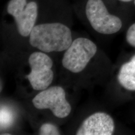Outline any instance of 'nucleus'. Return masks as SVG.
<instances>
[{"label":"nucleus","instance_id":"1","mask_svg":"<svg viewBox=\"0 0 135 135\" xmlns=\"http://www.w3.org/2000/svg\"><path fill=\"white\" fill-rule=\"evenodd\" d=\"M73 41L70 28L59 22L36 25L29 36L31 46L46 53L65 51Z\"/></svg>","mask_w":135,"mask_h":135},{"label":"nucleus","instance_id":"2","mask_svg":"<svg viewBox=\"0 0 135 135\" xmlns=\"http://www.w3.org/2000/svg\"><path fill=\"white\" fill-rule=\"evenodd\" d=\"M85 14L93 29L99 34L113 35L123 26L122 20L109 12L103 0H88Z\"/></svg>","mask_w":135,"mask_h":135},{"label":"nucleus","instance_id":"3","mask_svg":"<svg viewBox=\"0 0 135 135\" xmlns=\"http://www.w3.org/2000/svg\"><path fill=\"white\" fill-rule=\"evenodd\" d=\"M98 47L91 40L86 38H78L65 51L62 58L64 68L73 73L82 72L97 53Z\"/></svg>","mask_w":135,"mask_h":135},{"label":"nucleus","instance_id":"4","mask_svg":"<svg viewBox=\"0 0 135 135\" xmlns=\"http://www.w3.org/2000/svg\"><path fill=\"white\" fill-rule=\"evenodd\" d=\"M28 63L30 72L26 78L32 88L35 91H42L50 87L54 79L52 59L46 53L40 51L30 55Z\"/></svg>","mask_w":135,"mask_h":135},{"label":"nucleus","instance_id":"5","mask_svg":"<svg viewBox=\"0 0 135 135\" xmlns=\"http://www.w3.org/2000/svg\"><path fill=\"white\" fill-rule=\"evenodd\" d=\"M33 106L38 109H50L58 118H65L71 112V106L66 97L63 87L50 86L40 91L32 100Z\"/></svg>","mask_w":135,"mask_h":135},{"label":"nucleus","instance_id":"6","mask_svg":"<svg viewBox=\"0 0 135 135\" xmlns=\"http://www.w3.org/2000/svg\"><path fill=\"white\" fill-rule=\"evenodd\" d=\"M7 13L14 18L21 36L29 37L38 17V4L34 0H9Z\"/></svg>","mask_w":135,"mask_h":135},{"label":"nucleus","instance_id":"7","mask_svg":"<svg viewBox=\"0 0 135 135\" xmlns=\"http://www.w3.org/2000/svg\"><path fill=\"white\" fill-rule=\"evenodd\" d=\"M114 121L109 114L96 112L83 121L76 134L111 135L114 133Z\"/></svg>","mask_w":135,"mask_h":135},{"label":"nucleus","instance_id":"8","mask_svg":"<svg viewBox=\"0 0 135 135\" xmlns=\"http://www.w3.org/2000/svg\"><path fill=\"white\" fill-rule=\"evenodd\" d=\"M117 79L123 88L135 91V55L128 61L121 65Z\"/></svg>","mask_w":135,"mask_h":135},{"label":"nucleus","instance_id":"9","mask_svg":"<svg viewBox=\"0 0 135 135\" xmlns=\"http://www.w3.org/2000/svg\"><path fill=\"white\" fill-rule=\"evenodd\" d=\"M39 134L41 135H58L60 134L58 128L52 123H45L41 126L39 130Z\"/></svg>","mask_w":135,"mask_h":135},{"label":"nucleus","instance_id":"10","mask_svg":"<svg viewBox=\"0 0 135 135\" xmlns=\"http://www.w3.org/2000/svg\"><path fill=\"white\" fill-rule=\"evenodd\" d=\"M13 114L11 111L5 109L1 108V128L7 127L12 123Z\"/></svg>","mask_w":135,"mask_h":135},{"label":"nucleus","instance_id":"11","mask_svg":"<svg viewBox=\"0 0 135 135\" xmlns=\"http://www.w3.org/2000/svg\"><path fill=\"white\" fill-rule=\"evenodd\" d=\"M126 40L131 46L135 48V23L131 25L126 31Z\"/></svg>","mask_w":135,"mask_h":135},{"label":"nucleus","instance_id":"12","mask_svg":"<svg viewBox=\"0 0 135 135\" xmlns=\"http://www.w3.org/2000/svg\"><path fill=\"white\" fill-rule=\"evenodd\" d=\"M118 1H120L121 2H124V3H128L130 2V1H133V0H118Z\"/></svg>","mask_w":135,"mask_h":135}]
</instances>
